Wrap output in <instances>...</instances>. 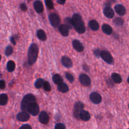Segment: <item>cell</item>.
I'll return each instance as SVG.
<instances>
[{
  "label": "cell",
  "mask_w": 129,
  "mask_h": 129,
  "mask_svg": "<svg viewBox=\"0 0 129 129\" xmlns=\"http://www.w3.org/2000/svg\"><path fill=\"white\" fill-rule=\"evenodd\" d=\"M71 19L73 26L75 30L79 34L85 33L86 31V27L81 15L77 13L74 14Z\"/></svg>",
  "instance_id": "1"
},
{
  "label": "cell",
  "mask_w": 129,
  "mask_h": 129,
  "mask_svg": "<svg viewBox=\"0 0 129 129\" xmlns=\"http://www.w3.org/2000/svg\"><path fill=\"white\" fill-rule=\"evenodd\" d=\"M39 49L37 44L32 43L28 49V62L29 64H33L37 60L38 55Z\"/></svg>",
  "instance_id": "2"
},
{
  "label": "cell",
  "mask_w": 129,
  "mask_h": 129,
  "mask_svg": "<svg viewBox=\"0 0 129 129\" xmlns=\"http://www.w3.org/2000/svg\"><path fill=\"white\" fill-rule=\"evenodd\" d=\"M36 102V99L34 95L32 94L25 95L21 102V109L22 111H27L28 106L32 103Z\"/></svg>",
  "instance_id": "3"
},
{
  "label": "cell",
  "mask_w": 129,
  "mask_h": 129,
  "mask_svg": "<svg viewBox=\"0 0 129 129\" xmlns=\"http://www.w3.org/2000/svg\"><path fill=\"white\" fill-rule=\"evenodd\" d=\"M27 111L33 116L37 115L39 112V107L36 102L31 103L28 106Z\"/></svg>",
  "instance_id": "4"
},
{
  "label": "cell",
  "mask_w": 129,
  "mask_h": 129,
  "mask_svg": "<svg viewBox=\"0 0 129 129\" xmlns=\"http://www.w3.org/2000/svg\"><path fill=\"white\" fill-rule=\"evenodd\" d=\"M49 21L53 27H57L60 22V19L58 15L55 13H51L48 16Z\"/></svg>",
  "instance_id": "5"
},
{
  "label": "cell",
  "mask_w": 129,
  "mask_h": 129,
  "mask_svg": "<svg viewBox=\"0 0 129 129\" xmlns=\"http://www.w3.org/2000/svg\"><path fill=\"white\" fill-rule=\"evenodd\" d=\"M100 56L103 60L108 64H112L113 62V59L111 54L106 50L101 51Z\"/></svg>",
  "instance_id": "6"
},
{
  "label": "cell",
  "mask_w": 129,
  "mask_h": 129,
  "mask_svg": "<svg viewBox=\"0 0 129 129\" xmlns=\"http://www.w3.org/2000/svg\"><path fill=\"white\" fill-rule=\"evenodd\" d=\"M90 99L94 104H99L102 101V97L100 94L96 92H93L90 94Z\"/></svg>",
  "instance_id": "7"
},
{
  "label": "cell",
  "mask_w": 129,
  "mask_h": 129,
  "mask_svg": "<svg viewBox=\"0 0 129 129\" xmlns=\"http://www.w3.org/2000/svg\"><path fill=\"white\" fill-rule=\"evenodd\" d=\"M80 83L85 86H88L91 84V79L89 77L85 74H82L79 77Z\"/></svg>",
  "instance_id": "8"
},
{
  "label": "cell",
  "mask_w": 129,
  "mask_h": 129,
  "mask_svg": "<svg viewBox=\"0 0 129 129\" xmlns=\"http://www.w3.org/2000/svg\"><path fill=\"white\" fill-rule=\"evenodd\" d=\"M30 115L29 113H28L27 111H22V112H19L16 116L17 119L22 122H25L27 121L30 118Z\"/></svg>",
  "instance_id": "9"
},
{
  "label": "cell",
  "mask_w": 129,
  "mask_h": 129,
  "mask_svg": "<svg viewBox=\"0 0 129 129\" xmlns=\"http://www.w3.org/2000/svg\"><path fill=\"white\" fill-rule=\"evenodd\" d=\"M39 121L42 124H47L49 120V116L45 111H41L39 114Z\"/></svg>",
  "instance_id": "10"
},
{
  "label": "cell",
  "mask_w": 129,
  "mask_h": 129,
  "mask_svg": "<svg viewBox=\"0 0 129 129\" xmlns=\"http://www.w3.org/2000/svg\"><path fill=\"white\" fill-rule=\"evenodd\" d=\"M33 7L35 11L39 14L42 13L44 10V7L41 1L37 0L33 3Z\"/></svg>",
  "instance_id": "11"
},
{
  "label": "cell",
  "mask_w": 129,
  "mask_h": 129,
  "mask_svg": "<svg viewBox=\"0 0 129 129\" xmlns=\"http://www.w3.org/2000/svg\"><path fill=\"white\" fill-rule=\"evenodd\" d=\"M104 16L107 18H112L114 16V12L110 6H105L103 10Z\"/></svg>",
  "instance_id": "12"
},
{
  "label": "cell",
  "mask_w": 129,
  "mask_h": 129,
  "mask_svg": "<svg viewBox=\"0 0 129 129\" xmlns=\"http://www.w3.org/2000/svg\"><path fill=\"white\" fill-rule=\"evenodd\" d=\"M72 45L74 48L78 52H81L84 50V47L82 43L78 40H74L72 42Z\"/></svg>",
  "instance_id": "13"
},
{
  "label": "cell",
  "mask_w": 129,
  "mask_h": 129,
  "mask_svg": "<svg viewBox=\"0 0 129 129\" xmlns=\"http://www.w3.org/2000/svg\"><path fill=\"white\" fill-rule=\"evenodd\" d=\"M115 12L119 16H122L125 14L126 9L123 5L121 4H117L114 6Z\"/></svg>",
  "instance_id": "14"
},
{
  "label": "cell",
  "mask_w": 129,
  "mask_h": 129,
  "mask_svg": "<svg viewBox=\"0 0 129 129\" xmlns=\"http://www.w3.org/2000/svg\"><path fill=\"white\" fill-rule=\"evenodd\" d=\"M62 64L67 68H71L73 66V63L71 59L67 56H63L61 58Z\"/></svg>",
  "instance_id": "15"
},
{
  "label": "cell",
  "mask_w": 129,
  "mask_h": 129,
  "mask_svg": "<svg viewBox=\"0 0 129 129\" xmlns=\"http://www.w3.org/2000/svg\"><path fill=\"white\" fill-rule=\"evenodd\" d=\"M70 28L65 24H61L58 26V30L60 34L64 37H67L69 34Z\"/></svg>",
  "instance_id": "16"
},
{
  "label": "cell",
  "mask_w": 129,
  "mask_h": 129,
  "mask_svg": "<svg viewBox=\"0 0 129 129\" xmlns=\"http://www.w3.org/2000/svg\"><path fill=\"white\" fill-rule=\"evenodd\" d=\"M88 26L93 31H97L99 28V25L98 22L95 20H92L89 22Z\"/></svg>",
  "instance_id": "17"
},
{
  "label": "cell",
  "mask_w": 129,
  "mask_h": 129,
  "mask_svg": "<svg viewBox=\"0 0 129 129\" xmlns=\"http://www.w3.org/2000/svg\"><path fill=\"white\" fill-rule=\"evenodd\" d=\"M90 114L88 111L82 110L80 113V118L84 121H88L90 119Z\"/></svg>",
  "instance_id": "18"
},
{
  "label": "cell",
  "mask_w": 129,
  "mask_h": 129,
  "mask_svg": "<svg viewBox=\"0 0 129 129\" xmlns=\"http://www.w3.org/2000/svg\"><path fill=\"white\" fill-rule=\"evenodd\" d=\"M102 30L104 33L109 35L112 34L113 30L111 27L107 24H104L102 26Z\"/></svg>",
  "instance_id": "19"
},
{
  "label": "cell",
  "mask_w": 129,
  "mask_h": 129,
  "mask_svg": "<svg viewBox=\"0 0 129 129\" xmlns=\"http://www.w3.org/2000/svg\"><path fill=\"white\" fill-rule=\"evenodd\" d=\"M57 89L59 92L65 93L69 91V89L68 86L65 83L62 82L57 85Z\"/></svg>",
  "instance_id": "20"
},
{
  "label": "cell",
  "mask_w": 129,
  "mask_h": 129,
  "mask_svg": "<svg viewBox=\"0 0 129 129\" xmlns=\"http://www.w3.org/2000/svg\"><path fill=\"white\" fill-rule=\"evenodd\" d=\"M111 77L112 81L116 84H119L122 82V78L121 76L117 73H113L111 74Z\"/></svg>",
  "instance_id": "21"
},
{
  "label": "cell",
  "mask_w": 129,
  "mask_h": 129,
  "mask_svg": "<svg viewBox=\"0 0 129 129\" xmlns=\"http://www.w3.org/2000/svg\"><path fill=\"white\" fill-rule=\"evenodd\" d=\"M36 34L37 37L42 41H45L47 39L45 32L42 29H39L38 30H37Z\"/></svg>",
  "instance_id": "22"
},
{
  "label": "cell",
  "mask_w": 129,
  "mask_h": 129,
  "mask_svg": "<svg viewBox=\"0 0 129 129\" xmlns=\"http://www.w3.org/2000/svg\"><path fill=\"white\" fill-rule=\"evenodd\" d=\"M16 68V64L14 61L13 60H9L7 63V69L8 72H13Z\"/></svg>",
  "instance_id": "23"
},
{
  "label": "cell",
  "mask_w": 129,
  "mask_h": 129,
  "mask_svg": "<svg viewBox=\"0 0 129 129\" xmlns=\"http://www.w3.org/2000/svg\"><path fill=\"white\" fill-rule=\"evenodd\" d=\"M52 80L53 82L55 84H59L62 82H63V79L61 77L60 75L57 74H55L52 76Z\"/></svg>",
  "instance_id": "24"
},
{
  "label": "cell",
  "mask_w": 129,
  "mask_h": 129,
  "mask_svg": "<svg viewBox=\"0 0 129 129\" xmlns=\"http://www.w3.org/2000/svg\"><path fill=\"white\" fill-rule=\"evenodd\" d=\"M8 102V97L6 94H0V105H5Z\"/></svg>",
  "instance_id": "25"
},
{
  "label": "cell",
  "mask_w": 129,
  "mask_h": 129,
  "mask_svg": "<svg viewBox=\"0 0 129 129\" xmlns=\"http://www.w3.org/2000/svg\"><path fill=\"white\" fill-rule=\"evenodd\" d=\"M83 108L84 104H83V103L80 101H78L75 103L74 105V110L80 112L81 111L83 110Z\"/></svg>",
  "instance_id": "26"
},
{
  "label": "cell",
  "mask_w": 129,
  "mask_h": 129,
  "mask_svg": "<svg viewBox=\"0 0 129 129\" xmlns=\"http://www.w3.org/2000/svg\"><path fill=\"white\" fill-rule=\"evenodd\" d=\"M43 83H44V80L41 78H39L37 79L35 82V83H34L35 87L37 89L40 88L43 86Z\"/></svg>",
  "instance_id": "27"
},
{
  "label": "cell",
  "mask_w": 129,
  "mask_h": 129,
  "mask_svg": "<svg viewBox=\"0 0 129 129\" xmlns=\"http://www.w3.org/2000/svg\"><path fill=\"white\" fill-rule=\"evenodd\" d=\"M44 3L47 8L49 10L53 9L54 4L52 0H44Z\"/></svg>",
  "instance_id": "28"
},
{
  "label": "cell",
  "mask_w": 129,
  "mask_h": 129,
  "mask_svg": "<svg viewBox=\"0 0 129 129\" xmlns=\"http://www.w3.org/2000/svg\"><path fill=\"white\" fill-rule=\"evenodd\" d=\"M64 24L66 25L70 29H72L73 27L71 18L69 17H67L64 19Z\"/></svg>",
  "instance_id": "29"
},
{
  "label": "cell",
  "mask_w": 129,
  "mask_h": 129,
  "mask_svg": "<svg viewBox=\"0 0 129 129\" xmlns=\"http://www.w3.org/2000/svg\"><path fill=\"white\" fill-rule=\"evenodd\" d=\"M113 23L114 24H115L116 25L118 26H122L123 24V20L119 17H116L115 18L113 21Z\"/></svg>",
  "instance_id": "30"
},
{
  "label": "cell",
  "mask_w": 129,
  "mask_h": 129,
  "mask_svg": "<svg viewBox=\"0 0 129 129\" xmlns=\"http://www.w3.org/2000/svg\"><path fill=\"white\" fill-rule=\"evenodd\" d=\"M13 52V48L12 46H11V45L7 46L5 50V53L6 55L9 56L11 55Z\"/></svg>",
  "instance_id": "31"
},
{
  "label": "cell",
  "mask_w": 129,
  "mask_h": 129,
  "mask_svg": "<svg viewBox=\"0 0 129 129\" xmlns=\"http://www.w3.org/2000/svg\"><path fill=\"white\" fill-rule=\"evenodd\" d=\"M65 77L70 83H73L74 82V78L71 74H70L68 72H67L65 73Z\"/></svg>",
  "instance_id": "32"
},
{
  "label": "cell",
  "mask_w": 129,
  "mask_h": 129,
  "mask_svg": "<svg viewBox=\"0 0 129 129\" xmlns=\"http://www.w3.org/2000/svg\"><path fill=\"white\" fill-rule=\"evenodd\" d=\"M43 86L45 91L49 92L51 90V86L50 84L47 81H44Z\"/></svg>",
  "instance_id": "33"
},
{
  "label": "cell",
  "mask_w": 129,
  "mask_h": 129,
  "mask_svg": "<svg viewBox=\"0 0 129 129\" xmlns=\"http://www.w3.org/2000/svg\"><path fill=\"white\" fill-rule=\"evenodd\" d=\"M55 129H65L66 126L64 124L62 123H58L55 124L54 126Z\"/></svg>",
  "instance_id": "34"
},
{
  "label": "cell",
  "mask_w": 129,
  "mask_h": 129,
  "mask_svg": "<svg viewBox=\"0 0 129 129\" xmlns=\"http://www.w3.org/2000/svg\"><path fill=\"white\" fill-rule=\"evenodd\" d=\"M20 8L23 12H26L27 10V7L25 3H22L20 4Z\"/></svg>",
  "instance_id": "35"
},
{
  "label": "cell",
  "mask_w": 129,
  "mask_h": 129,
  "mask_svg": "<svg viewBox=\"0 0 129 129\" xmlns=\"http://www.w3.org/2000/svg\"><path fill=\"white\" fill-rule=\"evenodd\" d=\"M6 87V82L4 80H0V89H4Z\"/></svg>",
  "instance_id": "36"
},
{
  "label": "cell",
  "mask_w": 129,
  "mask_h": 129,
  "mask_svg": "<svg viewBox=\"0 0 129 129\" xmlns=\"http://www.w3.org/2000/svg\"><path fill=\"white\" fill-rule=\"evenodd\" d=\"M20 128H23V129H31L32 127L28 124H25L22 125L20 126Z\"/></svg>",
  "instance_id": "37"
},
{
  "label": "cell",
  "mask_w": 129,
  "mask_h": 129,
  "mask_svg": "<svg viewBox=\"0 0 129 129\" xmlns=\"http://www.w3.org/2000/svg\"><path fill=\"white\" fill-rule=\"evenodd\" d=\"M10 41L14 45H16V40H15V38H14V37L13 36H11V38H10Z\"/></svg>",
  "instance_id": "38"
},
{
  "label": "cell",
  "mask_w": 129,
  "mask_h": 129,
  "mask_svg": "<svg viewBox=\"0 0 129 129\" xmlns=\"http://www.w3.org/2000/svg\"><path fill=\"white\" fill-rule=\"evenodd\" d=\"M100 51L99 49H96L94 51V54L97 56H98L99 55H100Z\"/></svg>",
  "instance_id": "39"
},
{
  "label": "cell",
  "mask_w": 129,
  "mask_h": 129,
  "mask_svg": "<svg viewBox=\"0 0 129 129\" xmlns=\"http://www.w3.org/2000/svg\"><path fill=\"white\" fill-rule=\"evenodd\" d=\"M66 0H57V2L60 4V5H63L66 3Z\"/></svg>",
  "instance_id": "40"
},
{
  "label": "cell",
  "mask_w": 129,
  "mask_h": 129,
  "mask_svg": "<svg viewBox=\"0 0 129 129\" xmlns=\"http://www.w3.org/2000/svg\"><path fill=\"white\" fill-rule=\"evenodd\" d=\"M127 83H128V84H129V77L127 78Z\"/></svg>",
  "instance_id": "41"
},
{
  "label": "cell",
  "mask_w": 129,
  "mask_h": 129,
  "mask_svg": "<svg viewBox=\"0 0 129 129\" xmlns=\"http://www.w3.org/2000/svg\"><path fill=\"white\" fill-rule=\"evenodd\" d=\"M1 58H2V56H1V55L0 54V60H1Z\"/></svg>",
  "instance_id": "42"
},
{
  "label": "cell",
  "mask_w": 129,
  "mask_h": 129,
  "mask_svg": "<svg viewBox=\"0 0 129 129\" xmlns=\"http://www.w3.org/2000/svg\"><path fill=\"white\" fill-rule=\"evenodd\" d=\"M114 1L115 0H111V1H112V2H114Z\"/></svg>",
  "instance_id": "43"
},
{
  "label": "cell",
  "mask_w": 129,
  "mask_h": 129,
  "mask_svg": "<svg viewBox=\"0 0 129 129\" xmlns=\"http://www.w3.org/2000/svg\"><path fill=\"white\" fill-rule=\"evenodd\" d=\"M27 1H31V0H27Z\"/></svg>",
  "instance_id": "44"
},
{
  "label": "cell",
  "mask_w": 129,
  "mask_h": 129,
  "mask_svg": "<svg viewBox=\"0 0 129 129\" xmlns=\"http://www.w3.org/2000/svg\"><path fill=\"white\" fill-rule=\"evenodd\" d=\"M128 108H129V104H128Z\"/></svg>",
  "instance_id": "45"
}]
</instances>
